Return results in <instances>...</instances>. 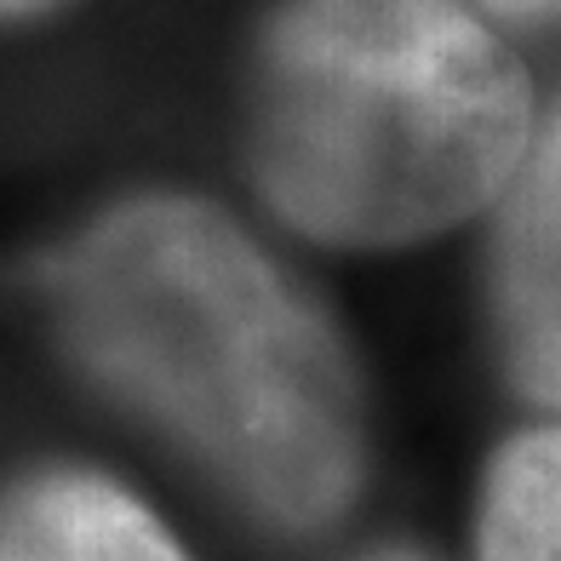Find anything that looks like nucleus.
<instances>
[{
    "instance_id": "nucleus-1",
    "label": "nucleus",
    "mask_w": 561,
    "mask_h": 561,
    "mask_svg": "<svg viewBox=\"0 0 561 561\" xmlns=\"http://www.w3.org/2000/svg\"><path fill=\"white\" fill-rule=\"evenodd\" d=\"M53 316L98 385L287 533L362 488V390L310 298L201 201L149 195L46 270Z\"/></svg>"
},
{
    "instance_id": "nucleus-2",
    "label": "nucleus",
    "mask_w": 561,
    "mask_h": 561,
    "mask_svg": "<svg viewBox=\"0 0 561 561\" xmlns=\"http://www.w3.org/2000/svg\"><path fill=\"white\" fill-rule=\"evenodd\" d=\"M527 149V75L458 0H293L264 41L252 167L316 241H424L504 195Z\"/></svg>"
},
{
    "instance_id": "nucleus-3",
    "label": "nucleus",
    "mask_w": 561,
    "mask_h": 561,
    "mask_svg": "<svg viewBox=\"0 0 561 561\" xmlns=\"http://www.w3.org/2000/svg\"><path fill=\"white\" fill-rule=\"evenodd\" d=\"M493 298L510 378L533 401L561 407V110L504 195Z\"/></svg>"
},
{
    "instance_id": "nucleus-4",
    "label": "nucleus",
    "mask_w": 561,
    "mask_h": 561,
    "mask_svg": "<svg viewBox=\"0 0 561 561\" xmlns=\"http://www.w3.org/2000/svg\"><path fill=\"white\" fill-rule=\"evenodd\" d=\"M0 561H190L156 510L87 470H46L0 499Z\"/></svg>"
},
{
    "instance_id": "nucleus-5",
    "label": "nucleus",
    "mask_w": 561,
    "mask_h": 561,
    "mask_svg": "<svg viewBox=\"0 0 561 561\" xmlns=\"http://www.w3.org/2000/svg\"><path fill=\"white\" fill-rule=\"evenodd\" d=\"M476 561H561V424L499 447L481 488Z\"/></svg>"
},
{
    "instance_id": "nucleus-6",
    "label": "nucleus",
    "mask_w": 561,
    "mask_h": 561,
    "mask_svg": "<svg viewBox=\"0 0 561 561\" xmlns=\"http://www.w3.org/2000/svg\"><path fill=\"white\" fill-rule=\"evenodd\" d=\"M488 7L504 18H539V12H556L561 0H488Z\"/></svg>"
},
{
    "instance_id": "nucleus-7",
    "label": "nucleus",
    "mask_w": 561,
    "mask_h": 561,
    "mask_svg": "<svg viewBox=\"0 0 561 561\" xmlns=\"http://www.w3.org/2000/svg\"><path fill=\"white\" fill-rule=\"evenodd\" d=\"M30 7H46V0H0V12H30Z\"/></svg>"
},
{
    "instance_id": "nucleus-8",
    "label": "nucleus",
    "mask_w": 561,
    "mask_h": 561,
    "mask_svg": "<svg viewBox=\"0 0 561 561\" xmlns=\"http://www.w3.org/2000/svg\"><path fill=\"white\" fill-rule=\"evenodd\" d=\"M378 561H413V556H378Z\"/></svg>"
}]
</instances>
